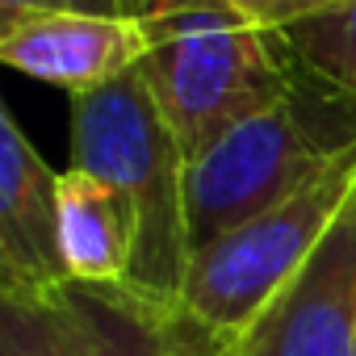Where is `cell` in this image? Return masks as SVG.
I'll list each match as a JSON object with an SVG mask.
<instances>
[{
    "label": "cell",
    "instance_id": "obj_1",
    "mask_svg": "<svg viewBox=\"0 0 356 356\" xmlns=\"http://www.w3.org/2000/svg\"><path fill=\"white\" fill-rule=\"evenodd\" d=\"M138 26L147 42L138 72L189 159L302 80L285 34L231 0H172Z\"/></svg>",
    "mask_w": 356,
    "mask_h": 356
},
{
    "label": "cell",
    "instance_id": "obj_2",
    "mask_svg": "<svg viewBox=\"0 0 356 356\" xmlns=\"http://www.w3.org/2000/svg\"><path fill=\"white\" fill-rule=\"evenodd\" d=\"M72 155L76 168L113 185L134 214V293L181 306L189 281V214L185 168L189 155L168 130L143 72L72 97Z\"/></svg>",
    "mask_w": 356,
    "mask_h": 356
},
{
    "label": "cell",
    "instance_id": "obj_3",
    "mask_svg": "<svg viewBox=\"0 0 356 356\" xmlns=\"http://www.w3.org/2000/svg\"><path fill=\"white\" fill-rule=\"evenodd\" d=\"M348 97L327 92L310 76L298 80L289 97L264 113L239 122L214 138L185 168V214H189V252L202 256L243 222L273 210L306 176H314L356 130L327 126L323 113Z\"/></svg>",
    "mask_w": 356,
    "mask_h": 356
},
{
    "label": "cell",
    "instance_id": "obj_4",
    "mask_svg": "<svg viewBox=\"0 0 356 356\" xmlns=\"http://www.w3.org/2000/svg\"><path fill=\"white\" fill-rule=\"evenodd\" d=\"M356 202V134L260 218L243 222L189 264L185 310L218 331L231 348L273 293L310 260L343 210Z\"/></svg>",
    "mask_w": 356,
    "mask_h": 356
},
{
    "label": "cell",
    "instance_id": "obj_5",
    "mask_svg": "<svg viewBox=\"0 0 356 356\" xmlns=\"http://www.w3.org/2000/svg\"><path fill=\"white\" fill-rule=\"evenodd\" d=\"M235 356H356V202L235 339Z\"/></svg>",
    "mask_w": 356,
    "mask_h": 356
},
{
    "label": "cell",
    "instance_id": "obj_6",
    "mask_svg": "<svg viewBox=\"0 0 356 356\" xmlns=\"http://www.w3.org/2000/svg\"><path fill=\"white\" fill-rule=\"evenodd\" d=\"M59 172L0 109V293L59 298L67 277L59 264Z\"/></svg>",
    "mask_w": 356,
    "mask_h": 356
},
{
    "label": "cell",
    "instance_id": "obj_7",
    "mask_svg": "<svg viewBox=\"0 0 356 356\" xmlns=\"http://www.w3.org/2000/svg\"><path fill=\"white\" fill-rule=\"evenodd\" d=\"M143 51L147 42L138 22L84 9L42 13L0 34V59L38 84L63 88L67 97L97 92L130 76L143 63Z\"/></svg>",
    "mask_w": 356,
    "mask_h": 356
},
{
    "label": "cell",
    "instance_id": "obj_8",
    "mask_svg": "<svg viewBox=\"0 0 356 356\" xmlns=\"http://www.w3.org/2000/svg\"><path fill=\"white\" fill-rule=\"evenodd\" d=\"M59 306L80 356H235L185 306H163L122 285H63Z\"/></svg>",
    "mask_w": 356,
    "mask_h": 356
},
{
    "label": "cell",
    "instance_id": "obj_9",
    "mask_svg": "<svg viewBox=\"0 0 356 356\" xmlns=\"http://www.w3.org/2000/svg\"><path fill=\"white\" fill-rule=\"evenodd\" d=\"M59 264L67 285H130L134 214L126 197L84 168L59 172Z\"/></svg>",
    "mask_w": 356,
    "mask_h": 356
},
{
    "label": "cell",
    "instance_id": "obj_10",
    "mask_svg": "<svg viewBox=\"0 0 356 356\" xmlns=\"http://www.w3.org/2000/svg\"><path fill=\"white\" fill-rule=\"evenodd\" d=\"M281 34L302 76H310L335 97L356 101V0L298 22Z\"/></svg>",
    "mask_w": 356,
    "mask_h": 356
},
{
    "label": "cell",
    "instance_id": "obj_11",
    "mask_svg": "<svg viewBox=\"0 0 356 356\" xmlns=\"http://www.w3.org/2000/svg\"><path fill=\"white\" fill-rule=\"evenodd\" d=\"M0 356H80L59 298L0 293Z\"/></svg>",
    "mask_w": 356,
    "mask_h": 356
},
{
    "label": "cell",
    "instance_id": "obj_12",
    "mask_svg": "<svg viewBox=\"0 0 356 356\" xmlns=\"http://www.w3.org/2000/svg\"><path fill=\"white\" fill-rule=\"evenodd\" d=\"M231 5H239L252 22L268 26V30H289L298 22H310L327 9H339L348 5V0H231Z\"/></svg>",
    "mask_w": 356,
    "mask_h": 356
},
{
    "label": "cell",
    "instance_id": "obj_13",
    "mask_svg": "<svg viewBox=\"0 0 356 356\" xmlns=\"http://www.w3.org/2000/svg\"><path fill=\"white\" fill-rule=\"evenodd\" d=\"M72 9H84V13H105V17H130V22H143L147 13L172 5V0H67Z\"/></svg>",
    "mask_w": 356,
    "mask_h": 356
},
{
    "label": "cell",
    "instance_id": "obj_14",
    "mask_svg": "<svg viewBox=\"0 0 356 356\" xmlns=\"http://www.w3.org/2000/svg\"><path fill=\"white\" fill-rule=\"evenodd\" d=\"M59 9H72L67 0H0V34L30 22V17H42V13H59Z\"/></svg>",
    "mask_w": 356,
    "mask_h": 356
}]
</instances>
